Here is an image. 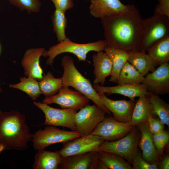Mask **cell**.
<instances>
[{"instance_id": "cell-10", "label": "cell", "mask_w": 169, "mask_h": 169, "mask_svg": "<svg viewBox=\"0 0 169 169\" xmlns=\"http://www.w3.org/2000/svg\"><path fill=\"white\" fill-rule=\"evenodd\" d=\"M135 126L131 122H120L113 117L108 116L97 125L91 134L101 137L105 141H113L127 135Z\"/></svg>"}, {"instance_id": "cell-27", "label": "cell", "mask_w": 169, "mask_h": 169, "mask_svg": "<svg viewBox=\"0 0 169 169\" xmlns=\"http://www.w3.org/2000/svg\"><path fill=\"white\" fill-rule=\"evenodd\" d=\"M19 83L10 84L9 87L25 93L33 100H36L42 94L38 82L30 77H21Z\"/></svg>"}, {"instance_id": "cell-26", "label": "cell", "mask_w": 169, "mask_h": 169, "mask_svg": "<svg viewBox=\"0 0 169 169\" xmlns=\"http://www.w3.org/2000/svg\"><path fill=\"white\" fill-rule=\"evenodd\" d=\"M98 157L106 169H132V166L129 162L115 153L99 151Z\"/></svg>"}, {"instance_id": "cell-34", "label": "cell", "mask_w": 169, "mask_h": 169, "mask_svg": "<svg viewBox=\"0 0 169 169\" xmlns=\"http://www.w3.org/2000/svg\"><path fill=\"white\" fill-rule=\"evenodd\" d=\"M131 164L132 165V169H159L157 164H150L146 161L138 151L134 156Z\"/></svg>"}, {"instance_id": "cell-20", "label": "cell", "mask_w": 169, "mask_h": 169, "mask_svg": "<svg viewBox=\"0 0 169 169\" xmlns=\"http://www.w3.org/2000/svg\"><path fill=\"white\" fill-rule=\"evenodd\" d=\"M95 78L94 84H100L103 86L106 78L110 76L112 71V64L107 55L103 51L97 52L92 56Z\"/></svg>"}, {"instance_id": "cell-25", "label": "cell", "mask_w": 169, "mask_h": 169, "mask_svg": "<svg viewBox=\"0 0 169 169\" xmlns=\"http://www.w3.org/2000/svg\"><path fill=\"white\" fill-rule=\"evenodd\" d=\"M148 54L158 66L169 62V35L154 43L148 49Z\"/></svg>"}, {"instance_id": "cell-41", "label": "cell", "mask_w": 169, "mask_h": 169, "mask_svg": "<svg viewBox=\"0 0 169 169\" xmlns=\"http://www.w3.org/2000/svg\"><path fill=\"white\" fill-rule=\"evenodd\" d=\"M2 113V112H1V111L0 110V116H1Z\"/></svg>"}, {"instance_id": "cell-32", "label": "cell", "mask_w": 169, "mask_h": 169, "mask_svg": "<svg viewBox=\"0 0 169 169\" xmlns=\"http://www.w3.org/2000/svg\"><path fill=\"white\" fill-rule=\"evenodd\" d=\"M9 3L22 11L28 13H38L41 7L40 0H8Z\"/></svg>"}, {"instance_id": "cell-43", "label": "cell", "mask_w": 169, "mask_h": 169, "mask_svg": "<svg viewBox=\"0 0 169 169\" xmlns=\"http://www.w3.org/2000/svg\"></svg>"}, {"instance_id": "cell-8", "label": "cell", "mask_w": 169, "mask_h": 169, "mask_svg": "<svg viewBox=\"0 0 169 169\" xmlns=\"http://www.w3.org/2000/svg\"><path fill=\"white\" fill-rule=\"evenodd\" d=\"M33 104L44 114L45 120L44 124L45 125L62 126L67 128L71 131H76L75 117L77 110L54 108L48 104L39 102L34 101Z\"/></svg>"}, {"instance_id": "cell-40", "label": "cell", "mask_w": 169, "mask_h": 169, "mask_svg": "<svg viewBox=\"0 0 169 169\" xmlns=\"http://www.w3.org/2000/svg\"><path fill=\"white\" fill-rule=\"evenodd\" d=\"M1 91H2V89L1 87V84H0V93L1 92Z\"/></svg>"}, {"instance_id": "cell-24", "label": "cell", "mask_w": 169, "mask_h": 169, "mask_svg": "<svg viewBox=\"0 0 169 169\" xmlns=\"http://www.w3.org/2000/svg\"><path fill=\"white\" fill-rule=\"evenodd\" d=\"M153 115L148 94L141 95L136 102L131 123L134 126H136L141 123L147 121L148 117Z\"/></svg>"}, {"instance_id": "cell-42", "label": "cell", "mask_w": 169, "mask_h": 169, "mask_svg": "<svg viewBox=\"0 0 169 169\" xmlns=\"http://www.w3.org/2000/svg\"><path fill=\"white\" fill-rule=\"evenodd\" d=\"M0 51H1V47H0Z\"/></svg>"}, {"instance_id": "cell-21", "label": "cell", "mask_w": 169, "mask_h": 169, "mask_svg": "<svg viewBox=\"0 0 169 169\" xmlns=\"http://www.w3.org/2000/svg\"><path fill=\"white\" fill-rule=\"evenodd\" d=\"M110 60L112 71L109 81L117 83L120 71L128 61V53L121 49L107 45L104 50Z\"/></svg>"}, {"instance_id": "cell-17", "label": "cell", "mask_w": 169, "mask_h": 169, "mask_svg": "<svg viewBox=\"0 0 169 169\" xmlns=\"http://www.w3.org/2000/svg\"><path fill=\"white\" fill-rule=\"evenodd\" d=\"M93 86L98 94H118L127 97L131 100L149 93L147 86L144 83L117 84L113 86H104L99 84H94Z\"/></svg>"}, {"instance_id": "cell-23", "label": "cell", "mask_w": 169, "mask_h": 169, "mask_svg": "<svg viewBox=\"0 0 169 169\" xmlns=\"http://www.w3.org/2000/svg\"><path fill=\"white\" fill-rule=\"evenodd\" d=\"M128 61L144 76L158 66L148 54L142 51L128 53Z\"/></svg>"}, {"instance_id": "cell-18", "label": "cell", "mask_w": 169, "mask_h": 169, "mask_svg": "<svg viewBox=\"0 0 169 169\" xmlns=\"http://www.w3.org/2000/svg\"><path fill=\"white\" fill-rule=\"evenodd\" d=\"M136 126L141 132L139 144L142 151V157L150 164L158 165L160 156L155 146L153 135L147 121L141 123Z\"/></svg>"}, {"instance_id": "cell-36", "label": "cell", "mask_w": 169, "mask_h": 169, "mask_svg": "<svg viewBox=\"0 0 169 169\" xmlns=\"http://www.w3.org/2000/svg\"><path fill=\"white\" fill-rule=\"evenodd\" d=\"M158 1V4L155 8L154 14L161 15L169 18V0Z\"/></svg>"}, {"instance_id": "cell-39", "label": "cell", "mask_w": 169, "mask_h": 169, "mask_svg": "<svg viewBox=\"0 0 169 169\" xmlns=\"http://www.w3.org/2000/svg\"><path fill=\"white\" fill-rule=\"evenodd\" d=\"M4 149L5 148L4 146L0 143V154Z\"/></svg>"}, {"instance_id": "cell-2", "label": "cell", "mask_w": 169, "mask_h": 169, "mask_svg": "<svg viewBox=\"0 0 169 169\" xmlns=\"http://www.w3.org/2000/svg\"><path fill=\"white\" fill-rule=\"evenodd\" d=\"M33 134L21 112L12 110L2 112L0 116V143L7 150H25Z\"/></svg>"}, {"instance_id": "cell-4", "label": "cell", "mask_w": 169, "mask_h": 169, "mask_svg": "<svg viewBox=\"0 0 169 169\" xmlns=\"http://www.w3.org/2000/svg\"><path fill=\"white\" fill-rule=\"evenodd\" d=\"M107 45L105 40L98 41L86 44H79L74 42L68 38L53 45L48 50H45L42 56L48 57L46 64L52 66L55 57L60 54L69 53L75 55L79 62H85L88 53L91 51L97 52L103 51Z\"/></svg>"}, {"instance_id": "cell-28", "label": "cell", "mask_w": 169, "mask_h": 169, "mask_svg": "<svg viewBox=\"0 0 169 169\" xmlns=\"http://www.w3.org/2000/svg\"><path fill=\"white\" fill-rule=\"evenodd\" d=\"M151 105L153 113L158 116L161 121L169 126V105L159 95L149 92L148 94Z\"/></svg>"}, {"instance_id": "cell-33", "label": "cell", "mask_w": 169, "mask_h": 169, "mask_svg": "<svg viewBox=\"0 0 169 169\" xmlns=\"http://www.w3.org/2000/svg\"><path fill=\"white\" fill-rule=\"evenodd\" d=\"M153 141L160 156L162 154L164 148L169 140V133L164 130L152 135Z\"/></svg>"}, {"instance_id": "cell-3", "label": "cell", "mask_w": 169, "mask_h": 169, "mask_svg": "<svg viewBox=\"0 0 169 169\" xmlns=\"http://www.w3.org/2000/svg\"><path fill=\"white\" fill-rule=\"evenodd\" d=\"M61 65L64 69L63 74L61 77L63 86L73 87L111 115V113L102 104L99 94L90 81L83 76L76 69L73 59L69 56H64L61 59Z\"/></svg>"}, {"instance_id": "cell-31", "label": "cell", "mask_w": 169, "mask_h": 169, "mask_svg": "<svg viewBox=\"0 0 169 169\" xmlns=\"http://www.w3.org/2000/svg\"><path fill=\"white\" fill-rule=\"evenodd\" d=\"M65 12L55 9L51 16L53 31L56 35L58 41L59 42L67 38L65 33L68 23Z\"/></svg>"}, {"instance_id": "cell-11", "label": "cell", "mask_w": 169, "mask_h": 169, "mask_svg": "<svg viewBox=\"0 0 169 169\" xmlns=\"http://www.w3.org/2000/svg\"><path fill=\"white\" fill-rule=\"evenodd\" d=\"M105 141L101 137L90 133L67 142L59 151L62 157L92 151L99 152L100 146Z\"/></svg>"}, {"instance_id": "cell-13", "label": "cell", "mask_w": 169, "mask_h": 169, "mask_svg": "<svg viewBox=\"0 0 169 169\" xmlns=\"http://www.w3.org/2000/svg\"><path fill=\"white\" fill-rule=\"evenodd\" d=\"M144 77L143 83L149 92L159 95L169 94V63L162 64Z\"/></svg>"}, {"instance_id": "cell-15", "label": "cell", "mask_w": 169, "mask_h": 169, "mask_svg": "<svg viewBox=\"0 0 169 169\" xmlns=\"http://www.w3.org/2000/svg\"><path fill=\"white\" fill-rule=\"evenodd\" d=\"M99 161L98 152H90L62 157L58 169H96Z\"/></svg>"}, {"instance_id": "cell-6", "label": "cell", "mask_w": 169, "mask_h": 169, "mask_svg": "<svg viewBox=\"0 0 169 169\" xmlns=\"http://www.w3.org/2000/svg\"><path fill=\"white\" fill-rule=\"evenodd\" d=\"M140 137L141 132L136 126L127 135L118 140L113 141H105L100 146V151L115 153L131 163L134 156L138 151Z\"/></svg>"}, {"instance_id": "cell-22", "label": "cell", "mask_w": 169, "mask_h": 169, "mask_svg": "<svg viewBox=\"0 0 169 169\" xmlns=\"http://www.w3.org/2000/svg\"><path fill=\"white\" fill-rule=\"evenodd\" d=\"M62 158L59 151L39 150L35 156L32 167L33 169H58Z\"/></svg>"}, {"instance_id": "cell-12", "label": "cell", "mask_w": 169, "mask_h": 169, "mask_svg": "<svg viewBox=\"0 0 169 169\" xmlns=\"http://www.w3.org/2000/svg\"><path fill=\"white\" fill-rule=\"evenodd\" d=\"M90 99L78 91L63 86L56 95L46 97L42 103L59 105L62 109L73 108L78 110L89 104Z\"/></svg>"}, {"instance_id": "cell-9", "label": "cell", "mask_w": 169, "mask_h": 169, "mask_svg": "<svg viewBox=\"0 0 169 169\" xmlns=\"http://www.w3.org/2000/svg\"><path fill=\"white\" fill-rule=\"evenodd\" d=\"M106 112L94 104L87 105L80 109L75 115L76 131L81 136L91 133L97 125L105 118Z\"/></svg>"}, {"instance_id": "cell-35", "label": "cell", "mask_w": 169, "mask_h": 169, "mask_svg": "<svg viewBox=\"0 0 169 169\" xmlns=\"http://www.w3.org/2000/svg\"><path fill=\"white\" fill-rule=\"evenodd\" d=\"M153 115L148 118L147 122L150 131L152 135L158 133L164 130V124Z\"/></svg>"}, {"instance_id": "cell-1", "label": "cell", "mask_w": 169, "mask_h": 169, "mask_svg": "<svg viewBox=\"0 0 169 169\" xmlns=\"http://www.w3.org/2000/svg\"><path fill=\"white\" fill-rule=\"evenodd\" d=\"M143 19L134 5L124 12L101 18L107 45L128 53L140 51Z\"/></svg>"}, {"instance_id": "cell-30", "label": "cell", "mask_w": 169, "mask_h": 169, "mask_svg": "<svg viewBox=\"0 0 169 169\" xmlns=\"http://www.w3.org/2000/svg\"><path fill=\"white\" fill-rule=\"evenodd\" d=\"M38 83L42 94L46 97L56 94L63 87L61 78H55L50 72L44 74Z\"/></svg>"}, {"instance_id": "cell-7", "label": "cell", "mask_w": 169, "mask_h": 169, "mask_svg": "<svg viewBox=\"0 0 169 169\" xmlns=\"http://www.w3.org/2000/svg\"><path fill=\"white\" fill-rule=\"evenodd\" d=\"M81 136L77 131H66L53 125H47L33 134L32 141L34 149L37 151L44 149L53 144L64 143Z\"/></svg>"}, {"instance_id": "cell-29", "label": "cell", "mask_w": 169, "mask_h": 169, "mask_svg": "<svg viewBox=\"0 0 169 169\" xmlns=\"http://www.w3.org/2000/svg\"><path fill=\"white\" fill-rule=\"evenodd\" d=\"M145 76L142 75L128 61L121 69L117 84H137L143 83Z\"/></svg>"}, {"instance_id": "cell-5", "label": "cell", "mask_w": 169, "mask_h": 169, "mask_svg": "<svg viewBox=\"0 0 169 169\" xmlns=\"http://www.w3.org/2000/svg\"><path fill=\"white\" fill-rule=\"evenodd\" d=\"M169 35V18L154 14L143 19L140 51L146 52L154 43Z\"/></svg>"}, {"instance_id": "cell-16", "label": "cell", "mask_w": 169, "mask_h": 169, "mask_svg": "<svg viewBox=\"0 0 169 169\" xmlns=\"http://www.w3.org/2000/svg\"><path fill=\"white\" fill-rule=\"evenodd\" d=\"M89 12L93 17L101 18L117 15L125 11L129 4L120 0H90Z\"/></svg>"}, {"instance_id": "cell-19", "label": "cell", "mask_w": 169, "mask_h": 169, "mask_svg": "<svg viewBox=\"0 0 169 169\" xmlns=\"http://www.w3.org/2000/svg\"><path fill=\"white\" fill-rule=\"evenodd\" d=\"M45 50L44 48H30L26 50L21 61L26 76L39 81L42 79L43 72L40 65V59Z\"/></svg>"}, {"instance_id": "cell-14", "label": "cell", "mask_w": 169, "mask_h": 169, "mask_svg": "<svg viewBox=\"0 0 169 169\" xmlns=\"http://www.w3.org/2000/svg\"><path fill=\"white\" fill-rule=\"evenodd\" d=\"M99 94L102 103L112 113L115 120L123 123L131 122L136 102L135 99L113 100L108 98L105 94Z\"/></svg>"}, {"instance_id": "cell-38", "label": "cell", "mask_w": 169, "mask_h": 169, "mask_svg": "<svg viewBox=\"0 0 169 169\" xmlns=\"http://www.w3.org/2000/svg\"><path fill=\"white\" fill-rule=\"evenodd\" d=\"M159 169H169V156L167 155L164 156L161 159L158 165Z\"/></svg>"}, {"instance_id": "cell-37", "label": "cell", "mask_w": 169, "mask_h": 169, "mask_svg": "<svg viewBox=\"0 0 169 169\" xmlns=\"http://www.w3.org/2000/svg\"><path fill=\"white\" fill-rule=\"evenodd\" d=\"M54 3L56 9L65 11L74 6L72 0H50Z\"/></svg>"}]
</instances>
